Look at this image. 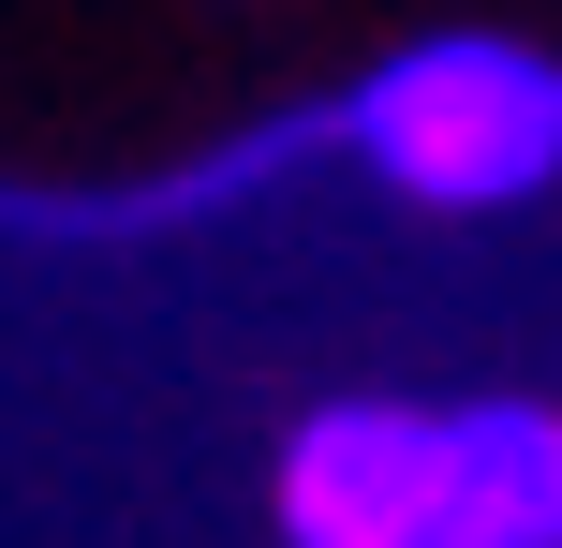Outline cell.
Returning a JSON list of instances; mask_svg holds the SVG:
<instances>
[{"mask_svg": "<svg viewBox=\"0 0 562 548\" xmlns=\"http://www.w3.org/2000/svg\"><path fill=\"white\" fill-rule=\"evenodd\" d=\"M356 148L415 208H518L562 178V59L504 30H429L356 89Z\"/></svg>", "mask_w": 562, "mask_h": 548, "instance_id": "1", "label": "cell"}, {"mask_svg": "<svg viewBox=\"0 0 562 548\" xmlns=\"http://www.w3.org/2000/svg\"><path fill=\"white\" fill-rule=\"evenodd\" d=\"M281 548H429V401H326L281 430Z\"/></svg>", "mask_w": 562, "mask_h": 548, "instance_id": "2", "label": "cell"}, {"mask_svg": "<svg viewBox=\"0 0 562 548\" xmlns=\"http://www.w3.org/2000/svg\"><path fill=\"white\" fill-rule=\"evenodd\" d=\"M429 548H562V401L429 415Z\"/></svg>", "mask_w": 562, "mask_h": 548, "instance_id": "3", "label": "cell"}]
</instances>
